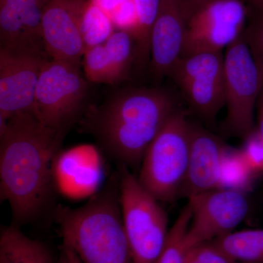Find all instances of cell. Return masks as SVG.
Instances as JSON below:
<instances>
[{
    "instance_id": "1",
    "label": "cell",
    "mask_w": 263,
    "mask_h": 263,
    "mask_svg": "<svg viewBox=\"0 0 263 263\" xmlns=\"http://www.w3.org/2000/svg\"><path fill=\"white\" fill-rule=\"evenodd\" d=\"M65 130L48 127L34 114L0 122V196L15 226L32 221L53 195V165Z\"/></svg>"
},
{
    "instance_id": "2",
    "label": "cell",
    "mask_w": 263,
    "mask_h": 263,
    "mask_svg": "<svg viewBox=\"0 0 263 263\" xmlns=\"http://www.w3.org/2000/svg\"><path fill=\"white\" fill-rule=\"evenodd\" d=\"M176 109L164 88H127L90 108L82 124L119 164L136 167Z\"/></svg>"
},
{
    "instance_id": "3",
    "label": "cell",
    "mask_w": 263,
    "mask_h": 263,
    "mask_svg": "<svg viewBox=\"0 0 263 263\" xmlns=\"http://www.w3.org/2000/svg\"><path fill=\"white\" fill-rule=\"evenodd\" d=\"M55 219L63 241L83 263H135L123 223L118 174L82 206L59 207Z\"/></svg>"
},
{
    "instance_id": "4",
    "label": "cell",
    "mask_w": 263,
    "mask_h": 263,
    "mask_svg": "<svg viewBox=\"0 0 263 263\" xmlns=\"http://www.w3.org/2000/svg\"><path fill=\"white\" fill-rule=\"evenodd\" d=\"M191 123L178 109L169 118L146 150L138 179L161 202L181 193L190 160Z\"/></svg>"
},
{
    "instance_id": "5",
    "label": "cell",
    "mask_w": 263,
    "mask_h": 263,
    "mask_svg": "<svg viewBox=\"0 0 263 263\" xmlns=\"http://www.w3.org/2000/svg\"><path fill=\"white\" fill-rule=\"evenodd\" d=\"M123 223L135 263H157L167 240L168 219L160 201L129 167L119 164Z\"/></svg>"
},
{
    "instance_id": "6",
    "label": "cell",
    "mask_w": 263,
    "mask_h": 263,
    "mask_svg": "<svg viewBox=\"0 0 263 263\" xmlns=\"http://www.w3.org/2000/svg\"><path fill=\"white\" fill-rule=\"evenodd\" d=\"M224 64V129L231 136L247 139L255 130L256 106L263 79L243 34L226 48Z\"/></svg>"
},
{
    "instance_id": "7",
    "label": "cell",
    "mask_w": 263,
    "mask_h": 263,
    "mask_svg": "<svg viewBox=\"0 0 263 263\" xmlns=\"http://www.w3.org/2000/svg\"><path fill=\"white\" fill-rule=\"evenodd\" d=\"M87 91L80 67L50 59L38 79L34 114L48 127L65 130L79 114Z\"/></svg>"
},
{
    "instance_id": "8",
    "label": "cell",
    "mask_w": 263,
    "mask_h": 263,
    "mask_svg": "<svg viewBox=\"0 0 263 263\" xmlns=\"http://www.w3.org/2000/svg\"><path fill=\"white\" fill-rule=\"evenodd\" d=\"M190 108L203 120L215 121L226 106L224 56L202 52L180 57L168 74Z\"/></svg>"
},
{
    "instance_id": "9",
    "label": "cell",
    "mask_w": 263,
    "mask_h": 263,
    "mask_svg": "<svg viewBox=\"0 0 263 263\" xmlns=\"http://www.w3.org/2000/svg\"><path fill=\"white\" fill-rule=\"evenodd\" d=\"M249 9L241 0H205L190 10L181 57L221 52L243 34Z\"/></svg>"
},
{
    "instance_id": "10",
    "label": "cell",
    "mask_w": 263,
    "mask_h": 263,
    "mask_svg": "<svg viewBox=\"0 0 263 263\" xmlns=\"http://www.w3.org/2000/svg\"><path fill=\"white\" fill-rule=\"evenodd\" d=\"M192 219L186 249L233 232L248 215L250 204L243 190L218 188L188 197Z\"/></svg>"
},
{
    "instance_id": "11",
    "label": "cell",
    "mask_w": 263,
    "mask_h": 263,
    "mask_svg": "<svg viewBox=\"0 0 263 263\" xmlns=\"http://www.w3.org/2000/svg\"><path fill=\"white\" fill-rule=\"evenodd\" d=\"M50 59L36 48L0 46V121L18 113L34 114L38 79Z\"/></svg>"
},
{
    "instance_id": "12",
    "label": "cell",
    "mask_w": 263,
    "mask_h": 263,
    "mask_svg": "<svg viewBox=\"0 0 263 263\" xmlns=\"http://www.w3.org/2000/svg\"><path fill=\"white\" fill-rule=\"evenodd\" d=\"M86 0H49L43 13L45 51L52 60L80 67L86 47L81 17Z\"/></svg>"
},
{
    "instance_id": "13",
    "label": "cell",
    "mask_w": 263,
    "mask_h": 263,
    "mask_svg": "<svg viewBox=\"0 0 263 263\" xmlns=\"http://www.w3.org/2000/svg\"><path fill=\"white\" fill-rule=\"evenodd\" d=\"M189 14L187 0H161L151 37L154 77L168 76L182 53Z\"/></svg>"
},
{
    "instance_id": "14",
    "label": "cell",
    "mask_w": 263,
    "mask_h": 263,
    "mask_svg": "<svg viewBox=\"0 0 263 263\" xmlns=\"http://www.w3.org/2000/svg\"><path fill=\"white\" fill-rule=\"evenodd\" d=\"M229 151L219 137L191 124L190 160L181 193L190 197L220 188L221 168Z\"/></svg>"
},
{
    "instance_id": "15",
    "label": "cell",
    "mask_w": 263,
    "mask_h": 263,
    "mask_svg": "<svg viewBox=\"0 0 263 263\" xmlns=\"http://www.w3.org/2000/svg\"><path fill=\"white\" fill-rule=\"evenodd\" d=\"M135 62L136 43L126 31H115L105 43L88 48L82 60L86 80L110 85L126 80Z\"/></svg>"
},
{
    "instance_id": "16",
    "label": "cell",
    "mask_w": 263,
    "mask_h": 263,
    "mask_svg": "<svg viewBox=\"0 0 263 263\" xmlns=\"http://www.w3.org/2000/svg\"><path fill=\"white\" fill-rule=\"evenodd\" d=\"M46 243L27 236L15 224L2 228L0 263H57Z\"/></svg>"
},
{
    "instance_id": "17",
    "label": "cell",
    "mask_w": 263,
    "mask_h": 263,
    "mask_svg": "<svg viewBox=\"0 0 263 263\" xmlns=\"http://www.w3.org/2000/svg\"><path fill=\"white\" fill-rule=\"evenodd\" d=\"M213 240L235 262L263 263V230L232 232Z\"/></svg>"
},
{
    "instance_id": "18",
    "label": "cell",
    "mask_w": 263,
    "mask_h": 263,
    "mask_svg": "<svg viewBox=\"0 0 263 263\" xmlns=\"http://www.w3.org/2000/svg\"><path fill=\"white\" fill-rule=\"evenodd\" d=\"M136 14V24L132 36L136 43V62L143 67L151 56V37L161 0H132Z\"/></svg>"
},
{
    "instance_id": "19",
    "label": "cell",
    "mask_w": 263,
    "mask_h": 263,
    "mask_svg": "<svg viewBox=\"0 0 263 263\" xmlns=\"http://www.w3.org/2000/svg\"><path fill=\"white\" fill-rule=\"evenodd\" d=\"M0 46L32 48L44 51L29 35L22 19L9 5L0 0Z\"/></svg>"
},
{
    "instance_id": "20",
    "label": "cell",
    "mask_w": 263,
    "mask_h": 263,
    "mask_svg": "<svg viewBox=\"0 0 263 263\" xmlns=\"http://www.w3.org/2000/svg\"><path fill=\"white\" fill-rule=\"evenodd\" d=\"M115 31L110 17L86 0L81 17V33L86 51L105 43Z\"/></svg>"
},
{
    "instance_id": "21",
    "label": "cell",
    "mask_w": 263,
    "mask_h": 263,
    "mask_svg": "<svg viewBox=\"0 0 263 263\" xmlns=\"http://www.w3.org/2000/svg\"><path fill=\"white\" fill-rule=\"evenodd\" d=\"M191 219V205L187 202L170 229L165 245L157 263H183L187 251L185 239Z\"/></svg>"
},
{
    "instance_id": "22",
    "label": "cell",
    "mask_w": 263,
    "mask_h": 263,
    "mask_svg": "<svg viewBox=\"0 0 263 263\" xmlns=\"http://www.w3.org/2000/svg\"><path fill=\"white\" fill-rule=\"evenodd\" d=\"M9 5L23 22L31 37L43 46L42 22L45 8L49 0H1Z\"/></svg>"
},
{
    "instance_id": "23",
    "label": "cell",
    "mask_w": 263,
    "mask_h": 263,
    "mask_svg": "<svg viewBox=\"0 0 263 263\" xmlns=\"http://www.w3.org/2000/svg\"><path fill=\"white\" fill-rule=\"evenodd\" d=\"M249 17L243 37L263 79V12L249 9Z\"/></svg>"
},
{
    "instance_id": "24",
    "label": "cell",
    "mask_w": 263,
    "mask_h": 263,
    "mask_svg": "<svg viewBox=\"0 0 263 263\" xmlns=\"http://www.w3.org/2000/svg\"><path fill=\"white\" fill-rule=\"evenodd\" d=\"M215 240L205 242L186 251L183 263H235Z\"/></svg>"
},
{
    "instance_id": "25",
    "label": "cell",
    "mask_w": 263,
    "mask_h": 263,
    "mask_svg": "<svg viewBox=\"0 0 263 263\" xmlns=\"http://www.w3.org/2000/svg\"><path fill=\"white\" fill-rule=\"evenodd\" d=\"M247 140L245 146L240 150V156L251 174L257 176L263 173V144L254 132Z\"/></svg>"
},
{
    "instance_id": "26",
    "label": "cell",
    "mask_w": 263,
    "mask_h": 263,
    "mask_svg": "<svg viewBox=\"0 0 263 263\" xmlns=\"http://www.w3.org/2000/svg\"><path fill=\"white\" fill-rule=\"evenodd\" d=\"M92 4L96 5L103 10L109 17L117 11L127 0H89Z\"/></svg>"
},
{
    "instance_id": "27",
    "label": "cell",
    "mask_w": 263,
    "mask_h": 263,
    "mask_svg": "<svg viewBox=\"0 0 263 263\" xmlns=\"http://www.w3.org/2000/svg\"><path fill=\"white\" fill-rule=\"evenodd\" d=\"M57 263H83L79 258L78 254L76 253L70 245L66 242H62L60 248V255L57 257Z\"/></svg>"
},
{
    "instance_id": "28",
    "label": "cell",
    "mask_w": 263,
    "mask_h": 263,
    "mask_svg": "<svg viewBox=\"0 0 263 263\" xmlns=\"http://www.w3.org/2000/svg\"><path fill=\"white\" fill-rule=\"evenodd\" d=\"M256 110H257V123H256L254 134L263 144V87L257 100Z\"/></svg>"
},
{
    "instance_id": "29",
    "label": "cell",
    "mask_w": 263,
    "mask_h": 263,
    "mask_svg": "<svg viewBox=\"0 0 263 263\" xmlns=\"http://www.w3.org/2000/svg\"><path fill=\"white\" fill-rule=\"evenodd\" d=\"M250 6L249 9L254 11L263 12V0H247Z\"/></svg>"
},
{
    "instance_id": "30",
    "label": "cell",
    "mask_w": 263,
    "mask_h": 263,
    "mask_svg": "<svg viewBox=\"0 0 263 263\" xmlns=\"http://www.w3.org/2000/svg\"><path fill=\"white\" fill-rule=\"evenodd\" d=\"M204 1H205V0H187L189 12H190V10L193 9L195 7H196L197 5L200 4V3Z\"/></svg>"
},
{
    "instance_id": "31",
    "label": "cell",
    "mask_w": 263,
    "mask_h": 263,
    "mask_svg": "<svg viewBox=\"0 0 263 263\" xmlns=\"http://www.w3.org/2000/svg\"><path fill=\"white\" fill-rule=\"evenodd\" d=\"M235 263H243V262H236Z\"/></svg>"
}]
</instances>
